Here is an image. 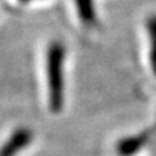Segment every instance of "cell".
<instances>
[{
  "label": "cell",
  "mask_w": 156,
  "mask_h": 156,
  "mask_svg": "<svg viewBox=\"0 0 156 156\" xmlns=\"http://www.w3.org/2000/svg\"><path fill=\"white\" fill-rule=\"evenodd\" d=\"M64 62L65 48L61 42H52L45 56L48 104L52 112H59L64 104Z\"/></svg>",
  "instance_id": "1"
},
{
  "label": "cell",
  "mask_w": 156,
  "mask_h": 156,
  "mask_svg": "<svg viewBox=\"0 0 156 156\" xmlns=\"http://www.w3.org/2000/svg\"><path fill=\"white\" fill-rule=\"evenodd\" d=\"M75 12H77L80 20L83 22L85 28H94L97 25V15L93 0H74Z\"/></svg>",
  "instance_id": "2"
},
{
  "label": "cell",
  "mask_w": 156,
  "mask_h": 156,
  "mask_svg": "<svg viewBox=\"0 0 156 156\" xmlns=\"http://www.w3.org/2000/svg\"><path fill=\"white\" fill-rule=\"evenodd\" d=\"M29 140H30V133L28 130H19L17 133L13 134V137H10L7 143H5L0 151V156H16L20 149L28 145Z\"/></svg>",
  "instance_id": "3"
},
{
  "label": "cell",
  "mask_w": 156,
  "mask_h": 156,
  "mask_svg": "<svg viewBox=\"0 0 156 156\" xmlns=\"http://www.w3.org/2000/svg\"><path fill=\"white\" fill-rule=\"evenodd\" d=\"M146 142H147V134L145 133L133 136V137H127L117 145V152L120 156H133L145 146Z\"/></svg>",
  "instance_id": "4"
},
{
  "label": "cell",
  "mask_w": 156,
  "mask_h": 156,
  "mask_svg": "<svg viewBox=\"0 0 156 156\" xmlns=\"http://www.w3.org/2000/svg\"><path fill=\"white\" fill-rule=\"evenodd\" d=\"M147 36H149V61L152 71L156 75V17H152L147 22Z\"/></svg>",
  "instance_id": "5"
},
{
  "label": "cell",
  "mask_w": 156,
  "mask_h": 156,
  "mask_svg": "<svg viewBox=\"0 0 156 156\" xmlns=\"http://www.w3.org/2000/svg\"><path fill=\"white\" fill-rule=\"evenodd\" d=\"M20 2H32V0H20Z\"/></svg>",
  "instance_id": "6"
}]
</instances>
